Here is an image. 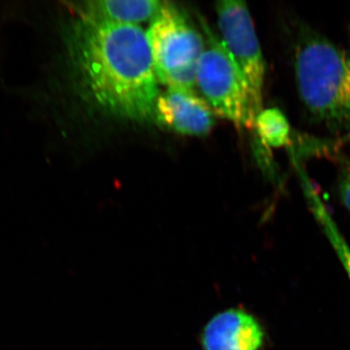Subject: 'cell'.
<instances>
[{"instance_id": "cell-1", "label": "cell", "mask_w": 350, "mask_h": 350, "mask_svg": "<svg viewBox=\"0 0 350 350\" xmlns=\"http://www.w3.org/2000/svg\"><path fill=\"white\" fill-rule=\"evenodd\" d=\"M68 54L82 94L119 118L147 121L159 96L146 32L133 25L76 17L68 36Z\"/></svg>"}, {"instance_id": "cell-2", "label": "cell", "mask_w": 350, "mask_h": 350, "mask_svg": "<svg viewBox=\"0 0 350 350\" xmlns=\"http://www.w3.org/2000/svg\"><path fill=\"white\" fill-rule=\"evenodd\" d=\"M293 66L304 107L334 133H350V61L345 51L304 22L293 33Z\"/></svg>"}, {"instance_id": "cell-3", "label": "cell", "mask_w": 350, "mask_h": 350, "mask_svg": "<svg viewBox=\"0 0 350 350\" xmlns=\"http://www.w3.org/2000/svg\"><path fill=\"white\" fill-rule=\"evenodd\" d=\"M146 38L158 82L194 91L204 38L187 16L165 1L151 20Z\"/></svg>"}, {"instance_id": "cell-4", "label": "cell", "mask_w": 350, "mask_h": 350, "mask_svg": "<svg viewBox=\"0 0 350 350\" xmlns=\"http://www.w3.org/2000/svg\"><path fill=\"white\" fill-rule=\"evenodd\" d=\"M204 49L197 71V84L207 103L241 128H254L259 111L248 83L225 44L202 22Z\"/></svg>"}, {"instance_id": "cell-5", "label": "cell", "mask_w": 350, "mask_h": 350, "mask_svg": "<svg viewBox=\"0 0 350 350\" xmlns=\"http://www.w3.org/2000/svg\"><path fill=\"white\" fill-rule=\"evenodd\" d=\"M221 40L243 73L258 111L262 108L266 64L254 23L245 2L223 0L216 4Z\"/></svg>"}, {"instance_id": "cell-6", "label": "cell", "mask_w": 350, "mask_h": 350, "mask_svg": "<svg viewBox=\"0 0 350 350\" xmlns=\"http://www.w3.org/2000/svg\"><path fill=\"white\" fill-rule=\"evenodd\" d=\"M265 331L259 320L241 308L216 313L200 333L202 350H262Z\"/></svg>"}, {"instance_id": "cell-7", "label": "cell", "mask_w": 350, "mask_h": 350, "mask_svg": "<svg viewBox=\"0 0 350 350\" xmlns=\"http://www.w3.org/2000/svg\"><path fill=\"white\" fill-rule=\"evenodd\" d=\"M154 116L165 128L183 135L202 137L214 125L213 110L193 90L167 88L157 98Z\"/></svg>"}, {"instance_id": "cell-8", "label": "cell", "mask_w": 350, "mask_h": 350, "mask_svg": "<svg viewBox=\"0 0 350 350\" xmlns=\"http://www.w3.org/2000/svg\"><path fill=\"white\" fill-rule=\"evenodd\" d=\"M165 1L159 0H93L70 3L76 17L107 24L133 25L152 20Z\"/></svg>"}, {"instance_id": "cell-9", "label": "cell", "mask_w": 350, "mask_h": 350, "mask_svg": "<svg viewBox=\"0 0 350 350\" xmlns=\"http://www.w3.org/2000/svg\"><path fill=\"white\" fill-rule=\"evenodd\" d=\"M258 138L265 148L287 146L291 137V126L285 115L278 108H267L255 120Z\"/></svg>"}, {"instance_id": "cell-10", "label": "cell", "mask_w": 350, "mask_h": 350, "mask_svg": "<svg viewBox=\"0 0 350 350\" xmlns=\"http://www.w3.org/2000/svg\"><path fill=\"white\" fill-rule=\"evenodd\" d=\"M312 202L315 216L319 219L327 237L330 239L332 245L335 248L336 252H337L338 256L342 261V266L345 267V271L349 273L350 278V247L349 244L342 238L340 232H338V228L336 227L335 223L332 221L325 207L322 206L321 202L314 196H312Z\"/></svg>"}, {"instance_id": "cell-11", "label": "cell", "mask_w": 350, "mask_h": 350, "mask_svg": "<svg viewBox=\"0 0 350 350\" xmlns=\"http://www.w3.org/2000/svg\"><path fill=\"white\" fill-rule=\"evenodd\" d=\"M338 192L342 204L350 211V165L340 170L338 178Z\"/></svg>"}, {"instance_id": "cell-12", "label": "cell", "mask_w": 350, "mask_h": 350, "mask_svg": "<svg viewBox=\"0 0 350 350\" xmlns=\"http://www.w3.org/2000/svg\"><path fill=\"white\" fill-rule=\"evenodd\" d=\"M349 52H347V56H349V61H350V29H349Z\"/></svg>"}]
</instances>
